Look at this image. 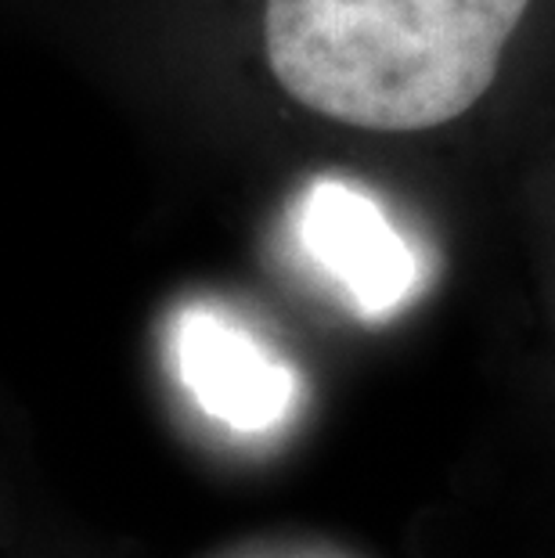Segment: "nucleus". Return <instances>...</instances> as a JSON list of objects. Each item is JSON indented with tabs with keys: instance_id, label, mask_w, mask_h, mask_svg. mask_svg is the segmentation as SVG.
<instances>
[{
	"instance_id": "1",
	"label": "nucleus",
	"mask_w": 555,
	"mask_h": 558,
	"mask_svg": "<svg viewBox=\"0 0 555 558\" xmlns=\"http://www.w3.org/2000/svg\"><path fill=\"white\" fill-rule=\"evenodd\" d=\"M530 0H267L278 87L325 120L419 134L491 90Z\"/></svg>"
},
{
	"instance_id": "3",
	"label": "nucleus",
	"mask_w": 555,
	"mask_h": 558,
	"mask_svg": "<svg viewBox=\"0 0 555 558\" xmlns=\"http://www.w3.org/2000/svg\"><path fill=\"white\" fill-rule=\"evenodd\" d=\"M177 367L206 414L245 433L275 425L297 389L289 367L214 311H188L177 320Z\"/></svg>"
},
{
	"instance_id": "2",
	"label": "nucleus",
	"mask_w": 555,
	"mask_h": 558,
	"mask_svg": "<svg viewBox=\"0 0 555 558\" xmlns=\"http://www.w3.org/2000/svg\"><path fill=\"white\" fill-rule=\"evenodd\" d=\"M300 242L369 317L397 311L419 281L408 239L379 202L347 181L311 184L300 202Z\"/></svg>"
}]
</instances>
